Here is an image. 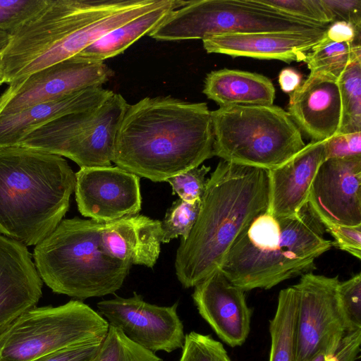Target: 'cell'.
Instances as JSON below:
<instances>
[{"label":"cell","instance_id":"cell-16","mask_svg":"<svg viewBox=\"0 0 361 361\" xmlns=\"http://www.w3.org/2000/svg\"><path fill=\"white\" fill-rule=\"evenodd\" d=\"M200 316L218 337L231 347L242 345L250 331L252 310L245 291L219 269L195 286L192 295Z\"/></svg>","mask_w":361,"mask_h":361},{"label":"cell","instance_id":"cell-8","mask_svg":"<svg viewBox=\"0 0 361 361\" xmlns=\"http://www.w3.org/2000/svg\"><path fill=\"white\" fill-rule=\"evenodd\" d=\"M109 324L78 300L34 307L0 334V361H32L71 346L104 339Z\"/></svg>","mask_w":361,"mask_h":361},{"label":"cell","instance_id":"cell-12","mask_svg":"<svg viewBox=\"0 0 361 361\" xmlns=\"http://www.w3.org/2000/svg\"><path fill=\"white\" fill-rule=\"evenodd\" d=\"M113 75L104 61L76 55L8 85L0 97V114L17 113L79 90L102 86Z\"/></svg>","mask_w":361,"mask_h":361},{"label":"cell","instance_id":"cell-19","mask_svg":"<svg viewBox=\"0 0 361 361\" xmlns=\"http://www.w3.org/2000/svg\"><path fill=\"white\" fill-rule=\"evenodd\" d=\"M325 32L230 33L214 35L202 42L207 53L290 63L304 61L307 51L320 42Z\"/></svg>","mask_w":361,"mask_h":361},{"label":"cell","instance_id":"cell-1","mask_svg":"<svg viewBox=\"0 0 361 361\" xmlns=\"http://www.w3.org/2000/svg\"><path fill=\"white\" fill-rule=\"evenodd\" d=\"M213 145L207 103L147 97L128 104L112 162L140 178L166 181L212 157Z\"/></svg>","mask_w":361,"mask_h":361},{"label":"cell","instance_id":"cell-42","mask_svg":"<svg viewBox=\"0 0 361 361\" xmlns=\"http://www.w3.org/2000/svg\"><path fill=\"white\" fill-rule=\"evenodd\" d=\"M338 343H331L322 347L307 361H326L328 355L334 351Z\"/></svg>","mask_w":361,"mask_h":361},{"label":"cell","instance_id":"cell-41","mask_svg":"<svg viewBox=\"0 0 361 361\" xmlns=\"http://www.w3.org/2000/svg\"><path fill=\"white\" fill-rule=\"evenodd\" d=\"M302 75L300 73L291 68L283 69L279 75V82L282 91L292 93L300 85Z\"/></svg>","mask_w":361,"mask_h":361},{"label":"cell","instance_id":"cell-14","mask_svg":"<svg viewBox=\"0 0 361 361\" xmlns=\"http://www.w3.org/2000/svg\"><path fill=\"white\" fill-rule=\"evenodd\" d=\"M75 201L80 213L107 223L138 214L140 177L118 166L80 168L75 173Z\"/></svg>","mask_w":361,"mask_h":361},{"label":"cell","instance_id":"cell-44","mask_svg":"<svg viewBox=\"0 0 361 361\" xmlns=\"http://www.w3.org/2000/svg\"><path fill=\"white\" fill-rule=\"evenodd\" d=\"M6 82L1 52H0V85Z\"/></svg>","mask_w":361,"mask_h":361},{"label":"cell","instance_id":"cell-39","mask_svg":"<svg viewBox=\"0 0 361 361\" xmlns=\"http://www.w3.org/2000/svg\"><path fill=\"white\" fill-rule=\"evenodd\" d=\"M360 344L361 329L346 331L326 361H355L359 357Z\"/></svg>","mask_w":361,"mask_h":361},{"label":"cell","instance_id":"cell-25","mask_svg":"<svg viewBox=\"0 0 361 361\" xmlns=\"http://www.w3.org/2000/svg\"><path fill=\"white\" fill-rule=\"evenodd\" d=\"M298 296L293 286L282 289L275 314L269 321V361H295Z\"/></svg>","mask_w":361,"mask_h":361},{"label":"cell","instance_id":"cell-29","mask_svg":"<svg viewBox=\"0 0 361 361\" xmlns=\"http://www.w3.org/2000/svg\"><path fill=\"white\" fill-rule=\"evenodd\" d=\"M201 200L189 203L178 198L173 202L161 221V243H169L179 236L181 240L188 238L197 220Z\"/></svg>","mask_w":361,"mask_h":361},{"label":"cell","instance_id":"cell-27","mask_svg":"<svg viewBox=\"0 0 361 361\" xmlns=\"http://www.w3.org/2000/svg\"><path fill=\"white\" fill-rule=\"evenodd\" d=\"M341 121L337 133L361 132V58L353 61L337 80Z\"/></svg>","mask_w":361,"mask_h":361},{"label":"cell","instance_id":"cell-6","mask_svg":"<svg viewBox=\"0 0 361 361\" xmlns=\"http://www.w3.org/2000/svg\"><path fill=\"white\" fill-rule=\"evenodd\" d=\"M214 156L231 163L274 169L305 146L286 111L276 105H233L212 111Z\"/></svg>","mask_w":361,"mask_h":361},{"label":"cell","instance_id":"cell-30","mask_svg":"<svg viewBox=\"0 0 361 361\" xmlns=\"http://www.w3.org/2000/svg\"><path fill=\"white\" fill-rule=\"evenodd\" d=\"M181 349L179 361H231L223 344L210 335L191 331Z\"/></svg>","mask_w":361,"mask_h":361},{"label":"cell","instance_id":"cell-4","mask_svg":"<svg viewBox=\"0 0 361 361\" xmlns=\"http://www.w3.org/2000/svg\"><path fill=\"white\" fill-rule=\"evenodd\" d=\"M75 184V173L61 156L0 147V234L37 245L63 220Z\"/></svg>","mask_w":361,"mask_h":361},{"label":"cell","instance_id":"cell-40","mask_svg":"<svg viewBox=\"0 0 361 361\" xmlns=\"http://www.w3.org/2000/svg\"><path fill=\"white\" fill-rule=\"evenodd\" d=\"M324 37L332 42L361 45V28L345 21H334L327 27Z\"/></svg>","mask_w":361,"mask_h":361},{"label":"cell","instance_id":"cell-18","mask_svg":"<svg viewBox=\"0 0 361 361\" xmlns=\"http://www.w3.org/2000/svg\"><path fill=\"white\" fill-rule=\"evenodd\" d=\"M337 80L329 74L310 73L290 94L287 112L312 141L325 140L338 131L341 102Z\"/></svg>","mask_w":361,"mask_h":361},{"label":"cell","instance_id":"cell-38","mask_svg":"<svg viewBox=\"0 0 361 361\" xmlns=\"http://www.w3.org/2000/svg\"><path fill=\"white\" fill-rule=\"evenodd\" d=\"M334 21H345L361 28V0H322Z\"/></svg>","mask_w":361,"mask_h":361},{"label":"cell","instance_id":"cell-43","mask_svg":"<svg viewBox=\"0 0 361 361\" xmlns=\"http://www.w3.org/2000/svg\"><path fill=\"white\" fill-rule=\"evenodd\" d=\"M10 38L11 36L8 33L0 31V52L2 53V51L6 47L9 42Z\"/></svg>","mask_w":361,"mask_h":361},{"label":"cell","instance_id":"cell-5","mask_svg":"<svg viewBox=\"0 0 361 361\" xmlns=\"http://www.w3.org/2000/svg\"><path fill=\"white\" fill-rule=\"evenodd\" d=\"M103 224L78 217L63 219L35 245V267L53 292L85 300L114 294L122 287L132 265L103 252Z\"/></svg>","mask_w":361,"mask_h":361},{"label":"cell","instance_id":"cell-21","mask_svg":"<svg viewBox=\"0 0 361 361\" xmlns=\"http://www.w3.org/2000/svg\"><path fill=\"white\" fill-rule=\"evenodd\" d=\"M161 221L136 214L103 224L100 245L115 259L152 268L161 251Z\"/></svg>","mask_w":361,"mask_h":361},{"label":"cell","instance_id":"cell-32","mask_svg":"<svg viewBox=\"0 0 361 361\" xmlns=\"http://www.w3.org/2000/svg\"><path fill=\"white\" fill-rule=\"evenodd\" d=\"M49 0H0V31L11 35L41 11Z\"/></svg>","mask_w":361,"mask_h":361},{"label":"cell","instance_id":"cell-22","mask_svg":"<svg viewBox=\"0 0 361 361\" xmlns=\"http://www.w3.org/2000/svg\"><path fill=\"white\" fill-rule=\"evenodd\" d=\"M113 94L102 86L92 87L17 113L0 114V147L18 145L37 128L61 116L95 108Z\"/></svg>","mask_w":361,"mask_h":361},{"label":"cell","instance_id":"cell-9","mask_svg":"<svg viewBox=\"0 0 361 361\" xmlns=\"http://www.w3.org/2000/svg\"><path fill=\"white\" fill-rule=\"evenodd\" d=\"M114 93L101 105L37 128L18 145L67 157L80 168L111 166L116 135L128 108Z\"/></svg>","mask_w":361,"mask_h":361},{"label":"cell","instance_id":"cell-26","mask_svg":"<svg viewBox=\"0 0 361 361\" xmlns=\"http://www.w3.org/2000/svg\"><path fill=\"white\" fill-rule=\"evenodd\" d=\"M361 58V45L336 42L324 37L306 54L305 62L310 73H322L338 78L346 67Z\"/></svg>","mask_w":361,"mask_h":361},{"label":"cell","instance_id":"cell-23","mask_svg":"<svg viewBox=\"0 0 361 361\" xmlns=\"http://www.w3.org/2000/svg\"><path fill=\"white\" fill-rule=\"evenodd\" d=\"M203 93L220 107L233 105H272L275 88L266 76L245 71L224 68L209 73Z\"/></svg>","mask_w":361,"mask_h":361},{"label":"cell","instance_id":"cell-35","mask_svg":"<svg viewBox=\"0 0 361 361\" xmlns=\"http://www.w3.org/2000/svg\"><path fill=\"white\" fill-rule=\"evenodd\" d=\"M324 143L326 159L361 156V132L336 133Z\"/></svg>","mask_w":361,"mask_h":361},{"label":"cell","instance_id":"cell-17","mask_svg":"<svg viewBox=\"0 0 361 361\" xmlns=\"http://www.w3.org/2000/svg\"><path fill=\"white\" fill-rule=\"evenodd\" d=\"M43 281L25 245L0 234V334L36 307Z\"/></svg>","mask_w":361,"mask_h":361},{"label":"cell","instance_id":"cell-2","mask_svg":"<svg viewBox=\"0 0 361 361\" xmlns=\"http://www.w3.org/2000/svg\"><path fill=\"white\" fill-rule=\"evenodd\" d=\"M268 171L222 160L208 178L197 220L175 259L178 280L195 287L219 269L251 221L269 205Z\"/></svg>","mask_w":361,"mask_h":361},{"label":"cell","instance_id":"cell-36","mask_svg":"<svg viewBox=\"0 0 361 361\" xmlns=\"http://www.w3.org/2000/svg\"><path fill=\"white\" fill-rule=\"evenodd\" d=\"M324 226L325 231L329 233L334 239L333 246H336L360 259L361 226L324 224Z\"/></svg>","mask_w":361,"mask_h":361},{"label":"cell","instance_id":"cell-31","mask_svg":"<svg viewBox=\"0 0 361 361\" xmlns=\"http://www.w3.org/2000/svg\"><path fill=\"white\" fill-rule=\"evenodd\" d=\"M260 3L292 16L328 26L334 17L322 0H258Z\"/></svg>","mask_w":361,"mask_h":361},{"label":"cell","instance_id":"cell-20","mask_svg":"<svg viewBox=\"0 0 361 361\" xmlns=\"http://www.w3.org/2000/svg\"><path fill=\"white\" fill-rule=\"evenodd\" d=\"M326 159L324 140L312 141L285 163L269 170L267 212L276 219L298 213L307 204L313 179Z\"/></svg>","mask_w":361,"mask_h":361},{"label":"cell","instance_id":"cell-34","mask_svg":"<svg viewBox=\"0 0 361 361\" xmlns=\"http://www.w3.org/2000/svg\"><path fill=\"white\" fill-rule=\"evenodd\" d=\"M211 168L205 165L190 169L169 178L166 181L172 188L173 194L189 203L201 200L205 191L208 178L207 174Z\"/></svg>","mask_w":361,"mask_h":361},{"label":"cell","instance_id":"cell-3","mask_svg":"<svg viewBox=\"0 0 361 361\" xmlns=\"http://www.w3.org/2000/svg\"><path fill=\"white\" fill-rule=\"evenodd\" d=\"M325 231L308 203L288 217L264 212L238 237L220 269L245 292L270 289L316 269L315 259L333 246Z\"/></svg>","mask_w":361,"mask_h":361},{"label":"cell","instance_id":"cell-37","mask_svg":"<svg viewBox=\"0 0 361 361\" xmlns=\"http://www.w3.org/2000/svg\"><path fill=\"white\" fill-rule=\"evenodd\" d=\"M104 339L71 346L32 361H96Z\"/></svg>","mask_w":361,"mask_h":361},{"label":"cell","instance_id":"cell-7","mask_svg":"<svg viewBox=\"0 0 361 361\" xmlns=\"http://www.w3.org/2000/svg\"><path fill=\"white\" fill-rule=\"evenodd\" d=\"M328 26L284 13L258 0H195L171 11L149 36L162 41L203 40L230 33L320 32Z\"/></svg>","mask_w":361,"mask_h":361},{"label":"cell","instance_id":"cell-10","mask_svg":"<svg viewBox=\"0 0 361 361\" xmlns=\"http://www.w3.org/2000/svg\"><path fill=\"white\" fill-rule=\"evenodd\" d=\"M130 0H49L47 5L12 33L2 51L6 82L16 81L35 60L70 31L118 10Z\"/></svg>","mask_w":361,"mask_h":361},{"label":"cell","instance_id":"cell-13","mask_svg":"<svg viewBox=\"0 0 361 361\" xmlns=\"http://www.w3.org/2000/svg\"><path fill=\"white\" fill-rule=\"evenodd\" d=\"M178 302L159 306L133 296L104 300L97 304L109 326L120 330L129 340L153 353H171L182 348L184 327L178 312Z\"/></svg>","mask_w":361,"mask_h":361},{"label":"cell","instance_id":"cell-15","mask_svg":"<svg viewBox=\"0 0 361 361\" xmlns=\"http://www.w3.org/2000/svg\"><path fill=\"white\" fill-rule=\"evenodd\" d=\"M307 203L323 225L361 226V156L323 161Z\"/></svg>","mask_w":361,"mask_h":361},{"label":"cell","instance_id":"cell-28","mask_svg":"<svg viewBox=\"0 0 361 361\" xmlns=\"http://www.w3.org/2000/svg\"><path fill=\"white\" fill-rule=\"evenodd\" d=\"M96 361H163L155 353L129 340L120 330L109 326Z\"/></svg>","mask_w":361,"mask_h":361},{"label":"cell","instance_id":"cell-24","mask_svg":"<svg viewBox=\"0 0 361 361\" xmlns=\"http://www.w3.org/2000/svg\"><path fill=\"white\" fill-rule=\"evenodd\" d=\"M188 1L165 0L149 11L118 26L91 44L77 56L104 61L123 53L135 42L153 31L173 11L185 6Z\"/></svg>","mask_w":361,"mask_h":361},{"label":"cell","instance_id":"cell-11","mask_svg":"<svg viewBox=\"0 0 361 361\" xmlns=\"http://www.w3.org/2000/svg\"><path fill=\"white\" fill-rule=\"evenodd\" d=\"M339 282L338 276L309 272L293 285L298 296L295 361H307L347 331L338 298Z\"/></svg>","mask_w":361,"mask_h":361},{"label":"cell","instance_id":"cell-33","mask_svg":"<svg viewBox=\"0 0 361 361\" xmlns=\"http://www.w3.org/2000/svg\"><path fill=\"white\" fill-rule=\"evenodd\" d=\"M337 293L347 331L361 329V274L339 282Z\"/></svg>","mask_w":361,"mask_h":361}]
</instances>
